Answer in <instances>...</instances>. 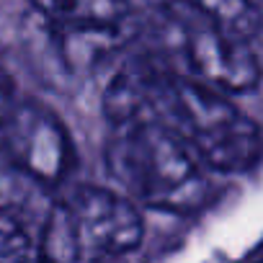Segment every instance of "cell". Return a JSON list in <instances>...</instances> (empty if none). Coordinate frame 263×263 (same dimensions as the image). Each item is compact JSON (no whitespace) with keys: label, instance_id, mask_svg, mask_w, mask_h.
<instances>
[{"label":"cell","instance_id":"obj_2","mask_svg":"<svg viewBox=\"0 0 263 263\" xmlns=\"http://www.w3.org/2000/svg\"><path fill=\"white\" fill-rule=\"evenodd\" d=\"M206 165L173 132L158 121L114 126L106 145V171L132 204L189 212L209 194Z\"/></svg>","mask_w":263,"mask_h":263},{"label":"cell","instance_id":"obj_3","mask_svg":"<svg viewBox=\"0 0 263 263\" xmlns=\"http://www.w3.org/2000/svg\"><path fill=\"white\" fill-rule=\"evenodd\" d=\"M142 217L121 194L98 186L70 191L49 209L36 242V263H103L135 250Z\"/></svg>","mask_w":263,"mask_h":263},{"label":"cell","instance_id":"obj_8","mask_svg":"<svg viewBox=\"0 0 263 263\" xmlns=\"http://www.w3.org/2000/svg\"><path fill=\"white\" fill-rule=\"evenodd\" d=\"M0 263H36V242L13 214H0Z\"/></svg>","mask_w":263,"mask_h":263},{"label":"cell","instance_id":"obj_5","mask_svg":"<svg viewBox=\"0 0 263 263\" xmlns=\"http://www.w3.org/2000/svg\"><path fill=\"white\" fill-rule=\"evenodd\" d=\"M183 57L196 83L219 93H248L260 80L258 54L248 39L227 34L212 24L186 31Z\"/></svg>","mask_w":263,"mask_h":263},{"label":"cell","instance_id":"obj_6","mask_svg":"<svg viewBox=\"0 0 263 263\" xmlns=\"http://www.w3.org/2000/svg\"><path fill=\"white\" fill-rule=\"evenodd\" d=\"M31 6L57 29L119 31L129 16L126 0H31Z\"/></svg>","mask_w":263,"mask_h":263},{"label":"cell","instance_id":"obj_9","mask_svg":"<svg viewBox=\"0 0 263 263\" xmlns=\"http://www.w3.org/2000/svg\"><path fill=\"white\" fill-rule=\"evenodd\" d=\"M26 196V178L13 168L0 163V214H13Z\"/></svg>","mask_w":263,"mask_h":263},{"label":"cell","instance_id":"obj_1","mask_svg":"<svg viewBox=\"0 0 263 263\" xmlns=\"http://www.w3.org/2000/svg\"><path fill=\"white\" fill-rule=\"evenodd\" d=\"M145 121L178 135L206 168L222 173L250 171L260 158V132L219 90L153 67Z\"/></svg>","mask_w":263,"mask_h":263},{"label":"cell","instance_id":"obj_7","mask_svg":"<svg viewBox=\"0 0 263 263\" xmlns=\"http://www.w3.org/2000/svg\"><path fill=\"white\" fill-rule=\"evenodd\" d=\"M165 6H181L201 13L212 26L250 39L258 31V11L250 0H158Z\"/></svg>","mask_w":263,"mask_h":263},{"label":"cell","instance_id":"obj_4","mask_svg":"<svg viewBox=\"0 0 263 263\" xmlns=\"http://www.w3.org/2000/svg\"><path fill=\"white\" fill-rule=\"evenodd\" d=\"M0 150L11 165L39 183H60L75 165V147L62 121L36 103L13 106L0 119Z\"/></svg>","mask_w":263,"mask_h":263},{"label":"cell","instance_id":"obj_10","mask_svg":"<svg viewBox=\"0 0 263 263\" xmlns=\"http://www.w3.org/2000/svg\"><path fill=\"white\" fill-rule=\"evenodd\" d=\"M16 83L11 78V72L0 65V119H3L13 106H16Z\"/></svg>","mask_w":263,"mask_h":263}]
</instances>
